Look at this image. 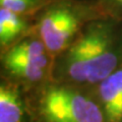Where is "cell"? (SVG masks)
I'll return each instance as SVG.
<instances>
[{"mask_svg": "<svg viewBox=\"0 0 122 122\" xmlns=\"http://www.w3.org/2000/svg\"><path fill=\"white\" fill-rule=\"evenodd\" d=\"M66 70L79 82L103 81L117 65L111 40L104 29H93L72 46L67 54Z\"/></svg>", "mask_w": 122, "mask_h": 122, "instance_id": "obj_1", "label": "cell"}, {"mask_svg": "<svg viewBox=\"0 0 122 122\" xmlns=\"http://www.w3.org/2000/svg\"><path fill=\"white\" fill-rule=\"evenodd\" d=\"M48 122H103V114L93 101L64 87H53L42 100Z\"/></svg>", "mask_w": 122, "mask_h": 122, "instance_id": "obj_2", "label": "cell"}, {"mask_svg": "<svg viewBox=\"0 0 122 122\" xmlns=\"http://www.w3.org/2000/svg\"><path fill=\"white\" fill-rule=\"evenodd\" d=\"M78 20L68 8H53L44 14L40 21V35L46 48L60 51L76 33Z\"/></svg>", "mask_w": 122, "mask_h": 122, "instance_id": "obj_3", "label": "cell"}, {"mask_svg": "<svg viewBox=\"0 0 122 122\" xmlns=\"http://www.w3.org/2000/svg\"><path fill=\"white\" fill-rule=\"evenodd\" d=\"M106 116L110 122L122 120V69L104 79L99 89Z\"/></svg>", "mask_w": 122, "mask_h": 122, "instance_id": "obj_4", "label": "cell"}, {"mask_svg": "<svg viewBox=\"0 0 122 122\" xmlns=\"http://www.w3.org/2000/svg\"><path fill=\"white\" fill-rule=\"evenodd\" d=\"M48 65L45 55L39 57H12L5 56V66L11 73L30 81H38L44 75V69Z\"/></svg>", "mask_w": 122, "mask_h": 122, "instance_id": "obj_5", "label": "cell"}, {"mask_svg": "<svg viewBox=\"0 0 122 122\" xmlns=\"http://www.w3.org/2000/svg\"><path fill=\"white\" fill-rule=\"evenodd\" d=\"M24 110L16 92L0 87V122H21Z\"/></svg>", "mask_w": 122, "mask_h": 122, "instance_id": "obj_6", "label": "cell"}, {"mask_svg": "<svg viewBox=\"0 0 122 122\" xmlns=\"http://www.w3.org/2000/svg\"><path fill=\"white\" fill-rule=\"evenodd\" d=\"M25 29V22L18 16L6 8L0 9V40L1 44L5 45L18 35Z\"/></svg>", "mask_w": 122, "mask_h": 122, "instance_id": "obj_7", "label": "cell"}, {"mask_svg": "<svg viewBox=\"0 0 122 122\" xmlns=\"http://www.w3.org/2000/svg\"><path fill=\"white\" fill-rule=\"evenodd\" d=\"M45 45L39 41H25L17 44L8 52L12 57H39L44 54Z\"/></svg>", "mask_w": 122, "mask_h": 122, "instance_id": "obj_8", "label": "cell"}, {"mask_svg": "<svg viewBox=\"0 0 122 122\" xmlns=\"http://www.w3.org/2000/svg\"><path fill=\"white\" fill-rule=\"evenodd\" d=\"M0 3L3 8L20 14L33 4V0H0Z\"/></svg>", "mask_w": 122, "mask_h": 122, "instance_id": "obj_9", "label": "cell"}, {"mask_svg": "<svg viewBox=\"0 0 122 122\" xmlns=\"http://www.w3.org/2000/svg\"><path fill=\"white\" fill-rule=\"evenodd\" d=\"M117 1H118V2H119V3H120V4H121V6H122V0H117Z\"/></svg>", "mask_w": 122, "mask_h": 122, "instance_id": "obj_10", "label": "cell"}]
</instances>
